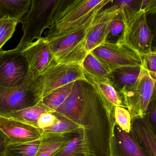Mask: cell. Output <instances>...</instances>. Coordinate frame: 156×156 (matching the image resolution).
<instances>
[{
    "label": "cell",
    "instance_id": "cell-8",
    "mask_svg": "<svg viewBox=\"0 0 156 156\" xmlns=\"http://www.w3.org/2000/svg\"><path fill=\"white\" fill-rule=\"evenodd\" d=\"M29 75V63L22 50L0 51V86H20L26 82Z\"/></svg>",
    "mask_w": 156,
    "mask_h": 156
},
{
    "label": "cell",
    "instance_id": "cell-11",
    "mask_svg": "<svg viewBox=\"0 0 156 156\" xmlns=\"http://www.w3.org/2000/svg\"><path fill=\"white\" fill-rule=\"evenodd\" d=\"M102 1L60 0L54 15L52 26L71 22L84 17L97 7Z\"/></svg>",
    "mask_w": 156,
    "mask_h": 156
},
{
    "label": "cell",
    "instance_id": "cell-3",
    "mask_svg": "<svg viewBox=\"0 0 156 156\" xmlns=\"http://www.w3.org/2000/svg\"><path fill=\"white\" fill-rule=\"evenodd\" d=\"M41 89L37 78L29 75L24 83L20 86H0V116L34 106L41 101Z\"/></svg>",
    "mask_w": 156,
    "mask_h": 156
},
{
    "label": "cell",
    "instance_id": "cell-28",
    "mask_svg": "<svg viewBox=\"0 0 156 156\" xmlns=\"http://www.w3.org/2000/svg\"><path fill=\"white\" fill-rule=\"evenodd\" d=\"M20 21L14 19L0 20V51L2 46L12 37Z\"/></svg>",
    "mask_w": 156,
    "mask_h": 156
},
{
    "label": "cell",
    "instance_id": "cell-12",
    "mask_svg": "<svg viewBox=\"0 0 156 156\" xmlns=\"http://www.w3.org/2000/svg\"><path fill=\"white\" fill-rule=\"evenodd\" d=\"M0 129L11 143L30 142L40 139L42 129L12 119L0 116Z\"/></svg>",
    "mask_w": 156,
    "mask_h": 156
},
{
    "label": "cell",
    "instance_id": "cell-23",
    "mask_svg": "<svg viewBox=\"0 0 156 156\" xmlns=\"http://www.w3.org/2000/svg\"><path fill=\"white\" fill-rule=\"evenodd\" d=\"M51 112L54 111L48 108L41 101L34 106L9 113L4 117L12 119L38 128L37 122L40 116L44 113Z\"/></svg>",
    "mask_w": 156,
    "mask_h": 156
},
{
    "label": "cell",
    "instance_id": "cell-2",
    "mask_svg": "<svg viewBox=\"0 0 156 156\" xmlns=\"http://www.w3.org/2000/svg\"><path fill=\"white\" fill-rule=\"evenodd\" d=\"M60 0H32L29 11L20 23L23 34L17 50L22 51L35 39H41L44 31L50 29L54 23L53 17Z\"/></svg>",
    "mask_w": 156,
    "mask_h": 156
},
{
    "label": "cell",
    "instance_id": "cell-20",
    "mask_svg": "<svg viewBox=\"0 0 156 156\" xmlns=\"http://www.w3.org/2000/svg\"><path fill=\"white\" fill-rule=\"evenodd\" d=\"M31 0H0V20L8 18L20 21L29 11Z\"/></svg>",
    "mask_w": 156,
    "mask_h": 156
},
{
    "label": "cell",
    "instance_id": "cell-10",
    "mask_svg": "<svg viewBox=\"0 0 156 156\" xmlns=\"http://www.w3.org/2000/svg\"><path fill=\"white\" fill-rule=\"evenodd\" d=\"M29 66V75L37 78L54 59L44 37L28 44L22 50Z\"/></svg>",
    "mask_w": 156,
    "mask_h": 156
},
{
    "label": "cell",
    "instance_id": "cell-25",
    "mask_svg": "<svg viewBox=\"0 0 156 156\" xmlns=\"http://www.w3.org/2000/svg\"><path fill=\"white\" fill-rule=\"evenodd\" d=\"M112 4L104 10L109 12L119 10L123 22H125L140 10L142 1H112Z\"/></svg>",
    "mask_w": 156,
    "mask_h": 156
},
{
    "label": "cell",
    "instance_id": "cell-30",
    "mask_svg": "<svg viewBox=\"0 0 156 156\" xmlns=\"http://www.w3.org/2000/svg\"><path fill=\"white\" fill-rule=\"evenodd\" d=\"M124 28V22L119 11L118 14L110 22L109 27V33L107 40L108 38L116 37L119 34L122 33Z\"/></svg>",
    "mask_w": 156,
    "mask_h": 156
},
{
    "label": "cell",
    "instance_id": "cell-9",
    "mask_svg": "<svg viewBox=\"0 0 156 156\" xmlns=\"http://www.w3.org/2000/svg\"><path fill=\"white\" fill-rule=\"evenodd\" d=\"M96 17V16H95ZM81 26L48 38H44L49 44L55 61L67 55L85 40L95 17Z\"/></svg>",
    "mask_w": 156,
    "mask_h": 156
},
{
    "label": "cell",
    "instance_id": "cell-19",
    "mask_svg": "<svg viewBox=\"0 0 156 156\" xmlns=\"http://www.w3.org/2000/svg\"><path fill=\"white\" fill-rule=\"evenodd\" d=\"M140 66L124 67L116 69L110 73L109 81L119 92L122 88L135 83L140 73Z\"/></svg>",
    "mask_w": 156,
    "mask_h": 156
},
{
    "label": "cell",
    "instance_id": "cell-14",
    "mask_svg": "<svg viewBox=\"0 0 156 156\" xmlns=\"http://www.w3.org/2000/svg\"><path fill=\"white\" fill-rule=\"evenodd\" d=\"M129 133L149 156H156V129L146 116L132 119Z\"/></svg>",
    "mask_w": 156,
    "mask_h": 156
},
{
    "label": "cell",
    "instance_id": "cell-29",
    "mask_svg": "<svg viewBox=\"0 0 156 156\" xmlns=\"http://www.w3.org/2000/svg\"><path fill=\"white\" fill-rule=\"evenodd\" d=\"M115 122L121 129L130 133L131 128V115L127 109L122 107H116L114 110Z\"/></svg>",
    "mask_w": 156,
    "mask_h": 156
},
{
    "label": "cell",
    "instance_id": "cell-1",
    "mask_svg": "<svg viewBox=\"0 0 156 156\" xmlns=\"http://www.w3.org/2000/svg\"><path fill=\"white\" fill-rule=\"evenodd\" d=\"M115 124L114 111L104 105L92 84L86 80L80 125L85 143L94 156H111Z\"/></svg>",
    "mask_w": 156,
    "mask_h": 156
},
{
    "label": "cell",
    "instance_id": "cell-7",
    "mask_svg": "<svg viewBox=\"0 0 156 156\" xmlns=\"http://www.w3.org/2000/svg\"><path fill=\"white\" fill-rule=\"evenodd\" d=\"M42 98L56 88L78 80H87L82 64L63 63L53 60L50 65L37 77Z\"/></svg>",
    "mask_w": 156,
    "mask_h": 156
},
{
    "label": "cell",
    "instance_id": "cell-24",
    "mask_svg": "<svg viewBox=\"0 0 156 156\" xmlns=\"http://www.w3.org/2000/svg\"><path fill=\"white\" fill-rule=\"evenodd\" d=\"M74 82L56 88L43 97L41 100L43 104L51 110L55 111L69 95Z\"/></svg>",
    "mask_w": 156,
    "mask_h": 156
},
{
    "label": "cell",
    "instance_id": "cell-32",
    "mask_svg": "<svg viewBox=\"0 0 156 156\" xmlns=\"http://www.w3.org/2000/svg\"><path fill=\"white\" fill-rule=\"evenodd\" d=\"M143 62L142 66L148 72L156 73V51H152L145 55L142 57Z\"/></svg>",
    "mask_w": 156,
    "mask_h": 156
},
{
    "label": "cell",
    "instance_id": "cell-4",
    "mask_svg": "<svg viewBox=\"0 0 156 156\" xmlns=\"http://www.w3.org/2000/svg\"><path fill=\"white\" fill-rule=\"evenodd\" d=\"M156 81L151 77L148 71L141 66L136 82L119 92L122 96L131 119L146 116L149 105L156 95Z\"/></svg>",
    "mask_w": 156,
    "mask_h": 156
},
{
    "label": "cell",
    "instance_id": "cell-26",
    "mask_svg": "<svg viewBox=\"0 0 156 156\" xmlns=\"http://www.w3.org/2000/svg\"><path fill=\"white\" fill-rule=\"evenodd\" d=\"M40 145V139L30 142L10 143L4 156H35Z\"/></svg>",
    "mask_w": 156,
    "mask_h": 156
},
{
    "label": "cell",
    "instance_id": "cell-22",
    "mask_svg": "<svg viewBox=\"0 0 156 156\" xmlns=\"http://www.w3.org/2000/svg\"><path fill=\"white\" fill-rule=\"evenodd\" d=\"M53 156H94L84 139L83 129L75 132L69 140Z\"/></svg>",
    "mask_w": 156,
    "mask_h": 156
},
{
    "label": "cell",
    "instance_id": "cell-33",
    "mask_svg": "<svg viewBox=\"0 0 156 156\" xmlns=\"http://www.w3.org/2000/svg\"><path fill=\"white\" fill-rule=\"evenodd\" d=\"M145 116L147 119L154 129H156V95L154 96L149 105Z\"/></svg>",
    "mask_w": 156,
    "mask_h": 156
},
{
    "label": "cell",
    "instance_id": "cell-21",
    "mask_svg": "<svg viewBox=\"0 0 156 156\" xmlns=\"http://www.w3.org/2000/svg\"><path fill=\"white\" fill-rule=\"evenodd\" d=\"M82 66L88 81H109L110 73L91 52L85 57Z\"/></svg>",
    "mask_w": 156,
    "mask_h": 156
},
{
    "label": "cell",
    "instance_id": "cell-17",
    "mask_svg": "<svg viewBox=\"0 0 156 156\" xmlns=\"http://www.w3.org/2000/svg\"><path fill=\"white\" fill-rule=\"evenodd\" d=\"M74 133L61 134L43 133L35 156H53L72 139Z\"/></svg>",
    "mask_w": 156,
    "mask_h": 156
},
{
    "label": "cell",
    "instance_id": "cell-15",
    "mask_svg": "<svg viewBox=\"0 0 156 156\" xmlns=\"http://www.w3.org/2000/svg\"><path fill=\"white\" fill-rule=\"evenodd\" d=\"M86 80H78L74 82L69 95L55 111L61 115L65 117L80 126H81L80 118L83 98L84 86Z\"/></svg>",
    "mask_w": 156,
    "mask_h": 156
},
{
    "label": "cell",
    "instance_id": "cell-5",
    "mask_svg": "<svg viewBox=\"0 0 156 156\" xmlns=\"http://www.w3.org/2000/svg\"><path fill=\"white\" fill-rule=\"evenodd\" d=\"M124 24V30L117 42L127 46L142 58L152 51L154 35L148 25L145 12L140 10Z\"/></svg>",
    "mask_w": 156,
    "mask_h": 156
},
{
    "label": "cell",
    "instance_id": "cell-13",
    "mask_svg": "<svg viewBox=\"0 0 156 156\" xmlns=\"http://www.w3.org/2000/svg\"><path fill=\"white\" fill-rule=\"evenodd\" d=\"M119 12V10L109 12L104 10L98 13L86 37L85 50L87 54L106 41L110 22Z\"/></svg>",
    "mask_w": 156,
    "mask_h": 156
},
{
    "label": "cell",
    "instance_id": "cell-31",
    "mask_svg": "<svg viewBox=\"0 0 156 156\" xmlns=\"http://www.w3.org/2000/svg\"><path fill=\"white\" fill-rule=\"evenodd\" d=\"M54 112H48L42 114L37 122L38 128L43 130L53 126L57 120Z\"/></svg>",
    "mask_w": 156,
    "mask_h": 156
},
{
    "label": "cell",
    "instance_id": "cell-16",
    "mask_svg": "<svg viewBox=\"0 0 156 156\" xmlns=\"http://www.w3.org/2000/svg\"><path fill=\"white\" fill-rule=\"evenodd\" d=\"M111 156H149L130 133L115 124Z\"/></svg>",
    "mask_w": 156,
    "mask_h": 156
},
{
    "label": "cell",
    "instance_id": "cell-27",
    "mask_svg": "<svg viewBox=\"0 0 156 156\" xmlns=\"http://www.w3.org/2000/svg\"><path fill=\"white\" fill-rule=\"evenodd\" d=\"M57 118L56 122L51 126L44 129L43 133L66 134L75 133L82 129V126L54 112Z\"/></svg>",
    "mask_w": 156,
    "mask_h": 156
},
{
    "label": "cell",
    "instance_id": "cell-6",
    "mask_svg": "<svg viewBox=\"0 0 156 156\" xmlns=\"http://www.w3.org/2000/svg\"><path fill=\"white\" fill-rule=\"evenodd\" d=\"M90 52L110 73L121 67L141 66L143 62L138 54L117 42L106 41Z\"/></svg>",
    "mask_w": 156,
    "mask_h": 156
},
{
    "label": "cell",
    "instance_id": "cell-18",
    "mask_svg": "<svg viewBox=\"0 0 156 156\" xmlns=\"http://www.w3.org/2000/svg\"><path fill=\"white\" fill-rule=\"evenodd\" d=\"M94 87L100 99L105 105L114 111L116 107L126 108L122 96L117 91L110 81H88Z\"/></svg>",
    "mask_w": 156,
    "mask_h": 156
},
{
    "label": "cell",
    "instance_id": "cell-35",
    "mask_svg": "<svg viewBox=\"0 0 156 156\" xmlns=\"http://www.w3.org/2000/svg\"><path fill=\"white\" fill-rule=\"evenodd\" d=\"M10 143L8 137L0 129V156H4L6 149Z\"/></svg>",
    "mask_w": 156,
    "mask_h": 156
},
{
    "label": "cell",
    "instance_id": "cell-34",
    "mask_svg": "<svg viewBox=\"0 0 156 156\" xmlns=\"http://www.w3.org/2000/svg\"><path fill=\"white\" fill-rule=\"evenodd\" d=\"M140 10L146 14H154L156 12V1L155 0H143L141 2Z\"/></svg>",
    "mask_w": 156,
    "mask_h": 156
}]
</instances>
